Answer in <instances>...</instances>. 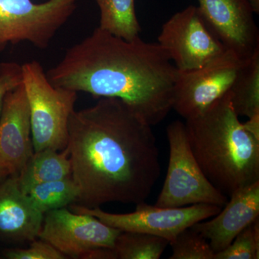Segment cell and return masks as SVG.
Listing matches in <instances>:
<instances>
[{"instance_id":"cell-7","label":"cell","mask_w":259,"mask_h":259,"mask_svg":"<svg viewBox=\"0 0 259 259\" xmlns=\"http://www.w3.org/2000/svg\"><path fill=\"white\" fill-rule=\"evenodd\" d=\"M78 0H0V53L28 41L39 49L50 45L76 9Z\"/></svg>"},{"instance_id":"cell-12","label":"cell","mask_w":259,"mask_h":259,"mask_svg":"<svg viewBox=\"0 0 259 259\" xmlns=\"http://www.w3.org/2000/svg\"><path fill=\"white\" fill-rule=\"evenodd\" d=\"M34 152L30 108L23 83L7 94L0 115V165L18 176Z\"/></svg>"},{"instance_id":"cell-18","label":"cell","mask_w":259,"mask_h":259,"mask_svg":"<svg viewBox=\"0 0 259 259\" xmlns=\"http://www.w3.org/2000/svg\"><path fill=\"white\" fill-rule=\"evenodd\" d=\"M32 204L40 212L47 213L76 204L79 190L72 177L46 182L32 187L28 192Z\"/></svg>"},{"instance_id":"cell-25","label":"cell","mask_w":259,"mask_h":259,"mask_svg":"<svg viewBox=\"0 0 259 259\" xmlns=\"http://www.w3.org/2000/svg\"><path fill=\"white\" fill-rule=\"evenodd\" d=\"M248 3L251 7L252 10L254 13H259V0H248Z\"/></svg>"},{"instance_id":"cell-19","label":"cell","mask_w":259,"mask_h":259,"mask_svg":"<svg viewBox=\"0 0 259 259\" xmlns=\"http://www.w3.org/2000/svg\"><path fill=\"white\" fill-rule=\"evenodd\" d=\"M168 245L169 242L161 237L121 231L113 250L117 259H159Z\"/></svg>"},{"instance_id":"cell-15","label":"cell","mask_w":259,"mask_h":259,"mask_svg":"<svg viewBox=\"0 0 259 259\" xmlns=\"http://www.w3.org/2000/svg\"><path fill=\"white\" fill-rule=\"evenodd\" d=\"M69 177L71 165L67 147L63 151L47 148L32 153L17 180L22 192L28 194L35 186Z\"/></svg>"},{"instance_id":"cell-20","label":"cell","mask_w":259,"mask_h":259,"mask_svg":"<svg viewBox=\"0 0 259 259\" xmlns=\"http://www.w3.org/2000/svg\"><path fill=\"white\" fill-rule=\"evenodd\" d=\"M169 245L170 259H214V252L209 242L191 227L180 232Z\"/></svg>"},{"instance_id":"cell-26","label":"cell","mask_w":259,"mask_h":259,"mask_svg":"<svg viewBox=\"0 0 259 259\" xmlns=\"http://www.w3.org/2000/svg\"><path fill=\"white\" fill-rule=\"evenodd\" d=\"M8 176H10V174L6 169L0 165V183L5 180Z\"/></svg>"},{"instance_id":"cell-6","label":"cell","mask_w":259,"mask_h":259,"mask_svg":"<svg viewBox=\"0 0 259 259\" xmlns=\"http://www.w3.org/2000/svg\"><path fill=\"white\" fill-rule=\"evenodd\" d=\"M120 232L93 215L64 207L44 214L38 238L66 258L117 259L113 248Z\"/></svg>"},{"instance_id":"cell-16","label":"cell","mask_w":259,"mask_h":259,"mask_svg":"<svg viewBox=\"0 0 259 259\" xmlns=\"http://www.w3.org/2000/svg\"><path fill=\"white\" fill-rule=\"evenodd\" d=\"M229 94L238 116L250 118L259 113V49L242 68Z\"/></svg>"},{"instance_id":"cell-22","label":"cell","mask_w":259,"mask_h":259,"mask_svg":"<svg viewBox=\"0 0 259 259\" xmlns=\"http://www.w3.org/2000/svg\"><path fill=\"white\" fill-rule=\"evenodd\" d=\"M2 258L7 259H64L60 251L44 240H34L28 248L5 247L0 250Z\"/></svg>"},{"instance_id":"cell-24","label":"cell","mask_w":259,"mask_h":259,"mask_svg":"<svg viewBox=\"0 0 259 259\" xmlns=\"http://www.w3.org/2000/svg\"><path fill=\"white\" fill-rule=\"evenodd\" d=\"M243 125L248 133L259 140V113L250 117L246 122H243Z\"/></svg>"},{"instance_id":"cell-8","label":"cell","mask_w":259,"mask_h":259,"mask_svg":"<svg viewBox=\"0 0 259 259\" xmlns=\"http://www.w3.org/2000/svg\"><path fill=\"white\" fill-rule=\"evenodd\" d=\"M158 44L179 71L203 67L228 51L194 5L175 13L163 24Z\"/></svg>"},{"instance_id":"cell-10","label":"cell","mask_w":259,"mask_h":259,"mask_svg":"<svg viewBox=\"0 0 259 259\" xmlns=\"http://www.w3.org/2000/svg\"><path fill=\"white\" fill-rule=\"evenodd\" d=\"M247 61L228 51L203 67L178 71L172 110L185 120L199 115L229 91Z\"/></svg>"},{"instance_id":"cell-3","label":"cell","mask_w":259,"mask_h":259,"mask_svg":"<svg viewBox=\"0 0 259 259\" xmlns=\"http://www.w3.org/2000/svg\"><path fill=\"white\" fill-rule=\"evenodd\" d=\"M185 125L194 158L218 190L231 196L259 181V140L239 120L229 91Z\"/></svg>"},{"instance_id":"cell-17","label":"cell","mask_w":259,"mask_h":259,"mask_svg":"<svg viewBox=\"0 0 259 259\" xmlns=\"http://www.w3.org/2000/svg\"><path fill=\"white\" fill-rule=\"evenodd\" d=\"M100 10L99 28L127 40L139 36L141 26L136 13V0H96Z\"/></svg>"},{"instance_id":"cell-14","label":"cell","mask_w":259,"mask_h":259,"mask_svg":"<svg viewBox=\"0 0 259 259\" xmlns=\"http://www.w3.org/2000/svg\"><path fill=\"white\" fill-rule=\"evenodd\" d=\"M44 214L19 187L16 176L0 183V244L21 245L37 239Z\"/></svg>"},{"instance_id":"cell-2","label":"cell","mask_w":259,"mask_h":259,"mask_svg":"<svg viewBox=\"0 0 259 259\" xmlns=\"http://www.w3.org/2000/svg\"><path fill=\"white\" fill-rule=\"evenodd\" d=\"M47 75L59 88L120 99L153 126L172 110L178 70L158 42L125 40L98 27Z\"/></svg>"},{"instance_id":"cell-21","label":"cell","mask_w":259,"mask_h":259,"mask_svg":"<svg viewBox=\"0 0 259 259\" xmlns=\"http://www.w3.org/2000/svg\"><path fill=\"white\" fill-rule=\"evenodd\" d=\"M259 221L242 231L225 249L214 253V259H258Z\"/></svg>"},{"instance_id":"cell-1","label":"cell","mask_w":259,"mask_h":259,"mask_svg":"<svg viewBox=\"0 0 259 259\" xmlns=\"http://www.w3.org/2000/svg\"><path fill=\"white\" fill-rule=\"evenodd\" d=\"M148 125L123 101L102 97L74 111L67 148L77 204L145 202L161 175L159 150Z\"/></svg>"},{"instance_id":"cell-13","label":"cell","mask_w":259,"mask_h":259,"mask_svg":"<svg viewBox=\"0 0 259 259\" xmlns=\"http://www.w3.org/2000/svg\"><path fill=\"white\" fill-rule=\"evenodd\" d=\"M230 197L213 219L191 226L207 240L214 253L225 249L259 218V181L238 189Z\"/></svg>"},{"instance_id":"cell-9","label":"cell","mask_w":259,"mask_h":259,"mask_svg":"<svg viewBox=\"0 0 259 259\" xmlns=\"http://www.w3.org/2000/svg\"><path fill=\"white\" fill-rule=\"evenodd\" d=\"M70 209L79 214L93 215L107 226L121 231L148 233L165 238L170 243L180 232L197 223L214 217L222 207L208 204L160 207L142 202L136 204L134 212L127 214L107 212L100 207L88 208L77 204H71Z\"/></svg>"},{"instance_id":"cell-23","label":"cell","mask_w":259,"mask_h":259,"mask_svg":"<svg viewBox=\"0 0 259 259\" xmlns=\"http://www.w3.org/2000/svg\"><path fill=\"white\" fill-rule=\"evenodd\" d=\"M23 83L22 65L13 61L0 63V115L7 94Z\"/></svg>"},{"instance_id":"cell-4","label":"cell","mask_w":259,"mask_h":259,"mask_svg":"<svg viewBox=\"0 0 259 259\" xmlns=\"http://www.w3.org/2000/svg\"><path fill=\"white\" fill-rule=\"evenodd\" d=\"M22 69L34 152L47 148L63 151L67 147L69 122L78 93L53 85L36 61L25 63Z\"/></svg>"},{"instance_id":"cell-5","label":"cell","mask_w":259,"mask_h":259,"mask_svg":"<svg viewBox=\"0 0 259 259\" xmlns=\"http://www.w3.org/2000/svg\"><path fill=\"white\" fill-rule=\"evenodd\" d=\"M169 159L166 180L155 205L182 207L197 204L223 207L228 197L211 183L191 151L185 125L174 121L166 128Z\"/></svg>"},{"instance_id":"cell-11","label":"cell","mask_w":259,"mask_h":259,"mask_svg":"<svg viewBox=\"0 0 259 259\" xmlns=\"http://www.w3.org/2000/svg\"><path fill=\"white\" fill-rule=\"evenodd\" d=\"M206 23L224 47L243 60L259 49V31L248 0H197Z\"/></svg>"}]
</instances>
